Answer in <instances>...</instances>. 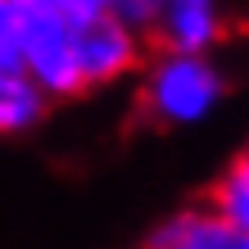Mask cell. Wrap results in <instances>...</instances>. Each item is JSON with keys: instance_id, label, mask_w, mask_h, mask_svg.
Returning <instances> with one entry per match:
<instances>
[{"instance_id": "6da1fadb", "label": "cell", "mask_w": 249, "mask_h": 249, "mask_svg": "<svg viewBox=\"0 0 249 249\" xmlns=\"http://www.w3.org/2000/svg\"><path fill=\"white\" fill-rule=\"evenodd\" d=\"M222 95V68L195 50H159L141 77V113L159 127H195L213 118Z\"/></svg>"}, {"instance_id": "7a4b0ae2", "label": "cell", "mask_w": 249, "mask_h": 249, "mask_svg": "<svg viewBox=\"0 0 249 249\" xmlns=\"http://www.w3.org/2000/svg\"><path fill=\"white\" fill-rule=\"evenodd\" d=\"M77 32L68 14L50 9L46 0H18V64L50 91V100L82 95V59H77Z\"/></svg>"}, {"instance_id": "3957f363", "label": "cell", "mask_w": 249, "mask_h": 249, "mask_svg": "<svg viewBox=\"0 0 249 249\" xmlns=\"http://www.w3.org/2000/svg\"><path fill=\"white\" fill-rule=\"evenodd\" d=\"M77 59H82V86H113L127 72L141 68V27L127 23L118 9L86 18L77 32Z\"/></svg>"}, {"instance_id": "277c9868", "label": "cell", "mask_w": 249, "mask_h": 249, "mask_svg": "<svg viewBox=\"0 0 249 249\" xmlns=\"http://www.w3.org/2000/svg\"><path fill=\"white\" fill-rule=\"evenodd\" d=\"M150 32L159 41V50L209 54L227 36V0H163Z\"/></svg>"}, {"instance_id": "5b68a950", "label": "cell", "mask_w": 249, "mask_h": 249, "mask_svg": "<svg viewBox=\"0 0 249 249\" xmlns=\"http://www.w3.org/2000/svg\"><path fill=\"white\" fill-rule=\"evenodd\" d=\"M145 249H249V227L204 204V209H181L168 222H159Z\"/></svg>"}, {"instance_id": "8992f818", "label": "cell", "mask_w": 249, "mask_h": 249, "mask_svg": "<svg viewBox=\"0 0 249 249\" xmlns=\"http://www.w3.org/2000/svg\"><path fill=\"white\" fill-rule=\"evenodd\" d=\"M46 105H50V91L18 59L0 64V141L32 131L41 118H46Z\"/></svg>"}, {"instance_id": "52a82bcc", "label": "cell", "mask_w": 249, "mask_h": 249, "mask_svg": "<svg viewBox=\"0 0 249 249\" xmlns=\"http://www.w3.org/2000/svg\"><path fill=\"white\" fill-rule=\"evenodd\" d=\"M209 204L217 213H227L231 222L249 227V141L231 154V163L217 172V181L209 190Z\"/></svg>"}, {"instance_id": "ba28073f", "label": "cell", "mask_w": 249, "mask_h": 249, "mask_svg": "<svg viewBox=\"0 0 249 249\" xmlns=\"http://www.w3.org/2000/svg\"><path fill=\"white\" fill-rule=\"evenodd\" d=\"M18 59V0H0V64Z\"/></svg>"}, {"instance_id": "9c48e42d", "label": "cell", "mask_w": 249, "mask_h": 249, "mask_svg": "<svg viewBox=\"0 0 249 249\" xmlns=\"http://www.w3.org/2000/svg\"><path fill=\"white\" fill-rule=\"evenodd\" d=\"M113 9H118L127 23H136L141 32H150L154 18H159V9H163V0H113Z\"/></svg>"}, {"instance_id": "30bf717a", "label": "cell", "mask_w": 249, "mask_h": 249, "mask_svg": "<svg viewBox=\"0 0 249 249\" xmlns=\"http://www.w3.org/2000/svg\"><path fill=\"white\" fill-rule=\"evenodd\" d=\"M50 9H59L68 14L72 23H86V18H100V14H109L113 9V0H46Z\"/></svg>"}]
</instances>
